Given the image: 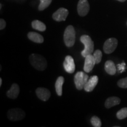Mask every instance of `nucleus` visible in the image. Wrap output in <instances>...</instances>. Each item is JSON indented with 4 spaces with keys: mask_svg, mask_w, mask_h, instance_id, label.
Returning a JSON list of instances; mask_svg holds the SVG:
<instances>
[{
    "mask_svg": "<svg viewBox=\"0 0 127 127\" xmlns=\"http://www.w3.org/2000/svg\"><path fill=\"white\" fill-rule=\"evenodd\" d=\"M64 82V78L63 77H59L55 82V90L58 96H61L63 94V85Z\"/></svg>",
    "mask_w": 127,
    "mask_h": 127,
    "instance_id": "nucleus-17",
    "label": "nucleus"
},
{
    "mask_svg": "<svg viewBox=\"0 0 127 127\" xmlns=\"http://www.w3.org/2000/svg\"><path fill=\"white\" fill-rule=\"evenodd\" d=\"M118 1H121V2H124V1H126V0H117Z\"/></svg>",
    "mask_w": 127,
    "mask_h": 127,
    "instance_id": "nucleus-27",
    "label": "nucleus"
},
{
    "mask_svg": "<svg viewBox=\"0 0 127 127\" xmlns=\"http://www.w3.org/2000/svg\"><path fill=\"white\" fill-rule=\"evenodd\" d=\"M64 68L66 72L72 74L75 71V65L73 58L70 55H67L63 63Z\"/></svg>",
    "mask_w": 127,
    "mask_h": 127,
    "instance_id": "nucleus-8",
    "label": "nucleus"
},
{
    "mask_svg": "<svg viewBox=\"0 0 127 127\" xmlns=\"http://www.w3.org/2000/svg\"><path fill=\"white\" fill-rule=\"evenodd\" d=\"M78 13L81 17L87 15L90 11V5L87 0H79L77 5Z\"/></svg>",
    "mask_w": 127,
    "mask_h": 127,
    "instance_id": "nucleus-7",
    "label": "nucleus"
},
{
    "mask_svg": "<svg viewBox=\"0 0 127 127\" xmlns=\"http://www.w3.org/2000/svg\"><path fill=\"white\" fill-rule=\"evenodd\" d=\"M30 61L32 66L37 70L44 71L47 66L45 58L37 54H32L30 56Z\"/></svg>",
    "mask_w": 127,
    "mask_h": 127,
    "instance_id": "nucleus-1",
    "label": "nucleus"
},
{
    "mask_svg": "<svg viewBox=\"0 0 127 127\" xmlns=\"http://www.w3.org/2000/svg\"><path fill=\"white\" fill-rule=\"evenodd\" d=\"M64 40L66 47H71L74 45L75 41V31L72 25H68L65 30Z\"/></svg>",
    "mask_w": 127,
    "mask_h": 127,
    "instance_id": "nucleus-3",
    "label": "nucleus"
},
{
    "mask_svg": "<svg viewBox=\"0 0 127 127\" xmlns=\"http://www.w3.org/2000/svg\"><path fill=\"white\" fill-rule=\"evenodd\" d=\"M93 56L94 57V59L95 60V63H96V64H99L101 61V59H102V52L99 50H96L94 53Z\"/></svg>",
    "mask_w": 127,
    "mask_h": 127,
    "instance_id": "nucleus-22",
    "label": "nucleus"
},
{
    "mask_svg": "<svg viewBox=\"0 0 127 127\" xmlns=\"http://www.w3.org/2000/svg\"><path fill=\"white\" fill-rule=\"evenodd\" d=\"M40 1L41 3L38 7V9L39 11H43L50 5L52 0H40Z\"/></svg>",
    "mask_w": 127,
    "mask_h": 127,
    "instance_id": "nucleus-20",
    "label": "nucleus"
},
{
    "mask_svg": "<svg viewBox=\"0 0 127 127\" xmlns=\"http://www.w3.org/2000/svg\"><path fill=\"white\" fill-rule=\"evenodd\" d=\"M88 75L87 74L82 71L78 72L74 77V82L77 90H82L88 81Z\"/></svg>",
    "mask_w": 127,
    "mask_h": 127,
    "instance_id": "nucleus-4",
    "label": "nucleus"
},
{
    "mask_svg": "<svg viewBox=\"0 0 127 127\" xmlns=\"http://www.w3.org/2000/svg\"><path fill=\"white\" fill-rule=\"evenodd\" d=\"M80 41L85 47L84 50L81 52V55L82 57L85 58V57L87 55L91 54L93 52L94 48V42L92 41L91 37L87 35H84L81 36Z\"/></svg>",
    "mask_w": 127,
    "mask_h": 127,
    "instance_id": "nucleus-2",
    "label": "nucleus"
},
{
    "mask_svg": "<svg viewBox=\"0 0 127 127\" xmlns=\"http://www.w3.org/2000/svg\"><path fill=\"white\" fill-rule=\"evenodd\" d=\"M6 23L5 21V20H3V19H1V20H0V30H2L3 29H4Z\"/></svg>",
    "mask_w": 127,
    "mask_h": 127,
    "instance_id": "nucleus-24",
    "label": "nucleus"
},
{
    "mask_svg": "<svg viewBox=\"0 0 127 127\" xmlns=\"http://www.w3.org/2000/svg\"><path fill=\"white\" fill-rule=\"evenodd\" d=\"M68 11L64 8H60L52 15V18L56 21H63L66 20L68 15Z\"/></svg>",
    "mask_w": 127,
    "mask_h": 127,
    "instance_id": "nucleus-9",
    "label": "nucleus"
},
{
    "mask_svg": "<svg viewBox=\"0 0 127 127\" xmlns=\"http://www.w3.org/2000/svg\"><path fill=\"white\" fill-rule=\"evenodd\" d=\"M118 45V40L114 38H111L106 40L104 44V51L107 54L113 52Z\"/></svg>",
    "mask_w": 127,
    "mask_h": 127,
    "instance_id": "nucleus-6",
    "label": "nucleus"
},
{
    "mask_svg": "<svg viewBox=\"0 0 127 127\" xmlns=\"http://www.w3.org/2000/svg\"><path fill=\"white\" fill-rule=\"evenodd\" d=\"M32 27L39 31H44L46 30V25L38 20H34L32 22Z\"/></svg>",
    "mask_w": 127,
    "mask_h": 127,
    "instance_id": "nucleus-18",
    "label": "nucleus"
},
{
    "mask_svg": "<svg viewBox=\"0 0 127 127\" xmlns=\"http://www.w3.org/2000/svg\"><path fill=\"white\" fill-rule=\"evenodd\" d=\"M95 64H96L95 60L93 55L90 54L85 57V64L84 66V70L85 72H90L93 70Z\"/></svg>",
    "mask_w": 127,
    "mask_h": 127,
    "instance_id": "nucleus-10",
    "label": "nucleus"
},
{
    "mask_svg": "<svg viewBox=\"0 0 127 127\" xmlns=\"http://www.w3.org/2000/svg\"><path fill=\"white\" fill-rule=\"evenodd\" d=\"M25 117V113L23 109L20 108H12L8 111L7 117L12 121H20Z\"/></svg>",
    "mask_w": 127,
    "mask_h": 127,
    "instance_id": "nucleus-5",
    "label": "nucleus"
},
{
    "mask_svg": "<svg viewBox=\"0 0 127 127\" xmlns=\"http://www.w3.org/2000/svg\"><path fill=\"white\" fill-rule=\"evenodd\" d=\"M117 117L119 120H123L127 117V108L125 107L118 111L117 113Z\"/></svg>",
    "mask_w": 127,
    "mask_h": 127,
    "instance_id": "nucleus-19",
    "label": "nucleus"
},
{
    "mask_svg": "<svg viewBox=\"0 0 127 127\" xmlns=\"http://www.w3.org/2000/svg\"><path fill=\"white\" fill-rule=\"evenodd\" d=\"M120 102L121 99L120 98L117 96H111L106 100L105 102V107L107 108H110L114 106L120 104Z\"/></svg>",
    "mask_w": 127,
    "mask_h": 127,
    "instance_id": "nucleus-16",
    "label": "nucleus"
},
{
    "mask_svg": "<svg viewBox=\"0 0 127 127\" xmlns=\"http://www.w3.org/2000/svg\"><path fill=\"white\" fill-rule=\"evenodd\" d=\"M91 123L93 127H100L102 125L101 120L96 116H94L91 119Z\"/></svg>",
    "mask_w": 127,
    "mask_h": 127,
    "instance_id": "nucleus-21",
    "label": "nucleus"
},
{
    "mask_svg": "<svg viewBox=\"0 0 127 127\" xmlns=\"http://www.w3.org/2000/svg\"><path fill=\"white\" fill-rule=\"evenodd\" d=\"M28 38L30 40L36 43H42L44 42V38L41 35L35 32H30L28 34Z\"/></svg>",
    "mask_w": 127,
    "mask_h": 127,
    "instance_id": "nucleus-14",
    "label": "nucleus"
},
{
    "mask_svg": "<svg viewBox=\"0 0 127 127\" xmlns=\"http://www.w3.org/2000/svg\"><path fill=\"white\" fill-rule=\"evenodd\" d=\"M2 78H0V87H1V85H2Z\"/></svg>",
    "mask_w": 127,
    "mask_h": 127,
    "instance_id": "nucleus-26",
    "label": "nucleus"
},
{
    "mask_svg": "<svg viewBox=\"0 0 127 127\" xmlns=\"http://www.w3.org/2000/svg\"><path fill=\"white\" fill-rule=\"evenodd\" d=\"M36 94L39 99L43 101H46L49 99L51 96L50 91L47 88L39 87L36 90Z\"/></svg>",
    "mask_w": 127,
    "mask_h": 127,
    "instance_id": "nucleus-11",
    "label": "nucleus"
},
{
    "mask_svg": "<svg viewBox=\"0 0 127 127\" xmlns=\"http://www.w3.org/2000/svg\"><path fill=\"white\" fill-rule=\"evenodd\" d=\"M117 85L120 88H127V77L119 80L117 82Z\"/></svg>",
    "mask_w": 127,
    "mask_h": 127,
    "instance_id": "nucleus-23",
    "label": "nucleus"
},
{
    "mask_svg": "<svg viewBox=\"0 0 127 127\" xmlns=\"http://www.w3.org/2000/svg\"><path fill=\"white\" fill-rule=\"evenodd\" d=\"M98 82V77L97 76H93V77H91L88 79V81L85 84L84 89L87 92H91L95 88L96 85H97Z\"/></svg>",
    "mask_w": 127,
    "mask_h": 127,
    "instance_id": "nucleus-12",
    "label": "nucleus"
},
{
    "mask_svg": "<svg viewBox=\"0 0 127 127\" xmlns=\"http://www.w3.org/2000/svg\"><path fill=\"white\" fill-rule=\"evenodd\" d=\"M105 70L109 75H113L115 74L117 69H116L115 65L114 62L111 60H108L106 62L105 64Z\"/></svg>",
    "mask_w": 127,
    "mask_h": 127,
    "instance_id": "nucleus-15",
    "label": "nucleus"
},
{
    "mask_svg": "<svg viewBox=\"0 0 127 127\" xmlns=\"http://www.w3.org/2000/svg\"><path fill=\"white\" fill-rule=\"evenodd\" d=\"M20 93V87L18 84L14 83L12 85L11 88L7 92V95L11 99H15L18 96Z\"/></svg>",
    "mask_w": 127,
    "mask_h": 127,
    "instance_id": "nucleus-13",
    "label": "nucleus"
},
{
    "mask_svg": "<svg viewBox=\"0 0 127 127\" xmlns=\"http://www.w3.org/2000/svg\"><path fill=\"white\" fill-rule=\"evenodd\" d=\"M125 64L123 63L122 64H119L118 65V68H119V71H120V72H123L124 71V68H125Z\"/></svg>",
    "mask_w": 127,
    "mask_h": 127,
    "instance_id": "nucleus-25",
    "label": "nucleus"
}]
</instances>
